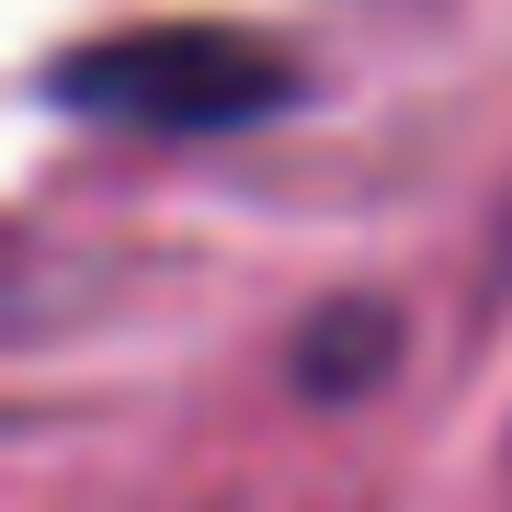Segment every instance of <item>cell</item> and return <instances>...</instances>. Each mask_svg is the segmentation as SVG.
<instances>
[{
	"instance_id": "obj_1",
	"label": "cell",
	"mask_w": 512,
	"mask_h": 512,
	"mask_svg": "<svg viewBox=\"0 0 512 512\" xmlns=\"http://www.w3.org/2000/svg\"><path fill=\"white\" fill-rule=\"evenodd\" d=\"M46 92L126 137H251L308 92V69L274 35H239V23H137V35L57 57Z\"/></svg>"
}]
</instances>
